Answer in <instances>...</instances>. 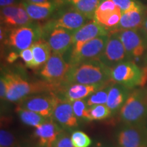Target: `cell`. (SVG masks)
Masks as SVG:
<instances>
[{"label": "cell", "instance_id": "cell-18", "mask_svg": "<svg viewBox=\"0 0 147 147\" xmlns=\"http://www.w3.org/2000/svg\"><path fill=\"white\" fill-rule=\"evenodd\" d=\"M109 34L110 31L108 29L95 20L92 19L74 32L72 45L77 43H84L97 37L108 36Z\"/></svg>", "mask_w": 147, "mask_h": 147}, {"label": "cell", "instance_id": "cell-34", "mask_svg": "<svg viewBox=\"0 0 147 147\" xmlns=\"http://www.w3.org/2000/svg\"><path fill=\"white\" fill-rule=\"evenodd\" d=\"M7 89H8L7 80L3 73V74H1V78H0V97H1V100H5Z\"/></svg>", "mask_w": 147, "mask_h": 147}, {"label": "cell", "instance_id": "cell-33", "mask_svg": "<svg viewBox=\"0 0 147 147\" xmlns=\"http://www.w3.org/2000/svg\"><path fill=\"white\" fill-rule=\"evenodd\" d=\"M19 57L23 60L27 67H30V68H35L34 58L31 48L21 51L19 53Z\"/></svg>", "mask_w": 147, "mask_h": 147}, {"label": "cell", "instance_id": "cell-7", "mask_svg": "<svg viewBox=\"0 0 147 147\" xmlns=\"http://www.w3.org/2000/svg\"><path fill=\"white\" fill-rule=\"evenodd\" d=\"M118 147H147L146 124H123L117 131Z\"/></svg>", "mask_w": 147, "mask_h": 147}, {"label": "cell", "instance_id": "cell-37", "mask_svg": "<svg viewBox=\"0 0 147 147\" xmlns=\"http://www.w3.org/2000/svg\"><path fill=\"white\" fill-rule=\"evenodd\" d=\"M25 1H28L30 3H45L48 1V0H25Z\"/></svg>", "mask_w": 147, "mask_h": 147}, {"label": "cell", "instance_id": "cell-14", "mask_svg": "<svg viewBox=\"0 0 147 147\" xmlns=\"http://www.w3.org/2000/svg\"><path fill=\"white\" fill-rule=\"evenodd\" d=\"M106 85L108 84H71L61 87L55 93L60 100L72 103L74 101L87 98L97 90Z\"/></svg>", "mask_w": 147, "mask_h": 147}, {"label": "cell", "instance_id": "cell-22", "mask_svg": "<svg viewBox=\"0 0 147 147\" xmlns=\"http://www.w3.org/2000/svg\"><path fill=\"white\" fill-rule=\"evenodd\" d=\"M144 11H131L122 14L120 22L115 29L110 33L119 32L126 29H137L142 28L144 19Z\"/></svg>", "mask_w": 147, "mask_h": 147}, {"label": "cell", "instance_id": "cell-26", "mask_svg": "<svg viewBox=\"0 0 147 147\" xmlns=\"http://www.w3.org/2000/svg\"><path fill=\"white\" fill-rule=\"evenodd\" d=\"M89 119L91 121H102L113 116L112 112L106 104H100L89 108Z\"/></svg>", "mask_w": 147, "mask_h": 147}, {"label": "cell", "instance_id": "cell-4", "mask_svg": "<svg viewBox=\"0 0 147 147\" xmlns=\"http://www.w3.org/2000/svg\"><path fill=\"white\" fill-rule=\"evenodd\" d=\"M119 116L124 124H146L147 97L145 89L131 90L119 112Z\"/></svg>", "mask_w": 147, "mask_h": 147}, {"label": "cell", "instance_id": "cell-2", "mask_svg": "<svg viewBox=\"0 0 147 147\" xmlns=\"http://www.w3.org/2000/svg\"><path fill=\"white\" fill-rule=\"evenodd\" d=\"M3 74L8 84L5 100L10 102H18L31 95L51 92L56 93L60 89L58 86L45 80L28 81L14 72H4Z\"/></svg>", "mask_w": 147, "mask_h": 147}, {"label": "cell", "instance_id": "cell-19", "mask_svg": "<svg viewBox=\"0 0 147 147\" xmlns=\"http://www.w3.org/2000/svg\"><path fill=\"white\" fill-rule=\"evenodd\" d=\"M62 131L63 129L51 119L36 127L34 137L39 147H51Z\"/></svg>", "mask_w": 147, "mask_h": 147}, {"label": "cell", "instance_id": "cell-39", "mask_svg": "<svg viewBox=\"0 0 147 147\" xmlns=\"http://www.w3.org/2000/svg\"><path fill=\"white\" fill-rule=\"evenodd\" d=\"M95 147H113V146H95Z\"/></svg>", "mask_w": 147, "mask_h": 147}, {"label": "cell", "instance_id": "cell-10", "mask_svg": "<svg viewBox=\"0 0 147 147\" xmlns=\"http://www.w3.org/2000/svg\"><path fill=\"white\" fill-rule=\"evenodd\" d=\"M70 66L63 55L52 52L50 58L42 66L40 76L45 81L61 88Z\"/></svg>", "mask_w": 147, "mask_h": 147}, {"label": "cell", "instance_id": "cell-32", "mask_svg": "<svg viewBox=\"0 0 147 147\" xmlns=\"http://www.w3.org/2000/svg\"><path fill=\"white\" fill-rule=\"evenodd\" d=\"M51 147H74L71 140V136L67 132L62 131Z\"/></svg>", "mask_w": 147, "mask_h": 147}, {"label": "cell", "instance_id": "cell-41", "mask_svg": "<svg viewBox=\"0 0 147 147\" xmlns=\"http://www.w3.org/2000/svg\"><path fill=\"white\" fill-rule=\"evenodd\" d=\"M145 92H146V97H147V89H145Z\"/></svg>", "mask_w": 147, "mask_h": 147}, {"label": "cell", "instance_id": "cell-3", "mask_svg": "<svg viewBox=\"0 0 147 147\" xmlns=\"http://www.w3.org/2000/svg\"><path fill=\"white\" fill-rule=\"evenodd\" d=\"M110 78L114 83L130 90L143 87L147 82V66L140 67L134 61H126L110 68Z\"/></svg>", "mask_w": 147, "mask_h": 147}, {"label": "cell", "instance_id": "cell-20", "mask_svg": "<svg viewBox=\"0 0 147 147\" xmlns=\"http://www.w3.org/2000/svg\"><path fill=\"white\" fill-rule=\"evenodd\" d=\"M131 91V90L124 87L122 84L118 83L111 84L106 106L109 108L113 115H117L120 112Z\"/></svg>", "mask_w": 147, "mask_h": 147}, {"label": "cell", "instance_id": "cell-6", "mask_svg": "<svg viewBox=\"0 0 147 147\" xmlns=\"http://www.w3.org/2000/svg\"><path fill=\"white\" fill-rule=\"evenodd\" d=\"M42 28L36 24H30L25 26L15 27L11 29L8 35V45L20 53L31 47L42 39Z\"/></svg>", "mask_w": 147, "mask_h": 147}, {"label": "cell", "instance_id": "cell-36", "mask_svg": "<svg viewBox=\"0 0 147 147\" xmlns=\"http://www.w3.org/2000/svg\"><path fill=\"white\" fill-rule=\"evenodd\" d=\"M14 1L15 0H0V5L1 8H3V7L13 5Z\"/></svg>", "mask_w": 147, "mask_h": 147}, {"label": "cell", "instance_id": "cell-38", "mask_svg": "<svg viewBox=\"0 0 147 147\" xmlns=\"http://www.w3.org/2000/svg\"><path fill=\"white\" fill-rule=\"evenodd\" d=\"M142 28L143 29H144L145 32H146L147 33V17L145 18L144 23H143V25H142Z\"/></svg>", "mask_w": 147, "mask_h": 147}, {"label": "cell", "instance_id": "cell-23", "mask_svg": "<svg viewBox=\"0 0 147 147\" xmlns=\"http://www.w3.org/2000/svg\"><path fill=\"white\" fill-rule=\"evenodd\" d=\"M31 49L34 55L35 68L42 67L52 54L50 46L43 39H40L34 43L31 47Z\"/></svg>", "mask_w": 147, "mask_h": 147}, {"label": "cell", "instance_id": "cell-12", "mask_svg": "<svg viewBox=\"0 0 147 147\" xmlns=\"http://www.w3.org/2000/svg\"><path fill=\"white\" fill-rule=\"evenodd\" d=\"M42 28V39L47 42L53 53L64 55L71 47L74 32L61 27Z\"/></svg>", "mask_w": 147, "mask_h": 147}, {"label": "cell", "instance_id": "cell-21", "mask_svg": "<svg viewBox=\"0 0 147 147\" xmlns=\"http://www.w3.org/2000/svg\"><path fill=\"white\" fill-rule=\"evenodd\" d=\"M21 4L33 21H41L49 17L55 12L58 3L56 1H47L35 3L23 0Z\"/></svg>", "mask_w": 147, "mask_h": 147}, {"label": "cell", "instance_id": "cell-13", "mask_svg": "<svg viewBox=\"0 0 147 147\" xmlns=\"http://www.w3.org/2000/svg\"><path fill=\"white\" fill-rule=\"evenodd\" d=\"M122 12L112 0H102L95 12L94 18L106 29H115L120 22Z\"/></svg>", "mask_w": 147, "mask_h": 147}, {"label": "cell", "instance_id": "cell-11", "mask_svg": "<svg viewBox=\"0 0 147 147\" xmlns=\"http://www.w3.org/2000/svg\"><path fill=\"white\" fill-rule=\"evenodd\" d=\"M97 59L109 68L122 62L130 61L118 32L110 33L105 49Z\"/></svg>", "mask_w": 147, "mask_h": 147}, {"label": "cell", "instance_id": "cell-31", "mask_svg": "<svg viewBox=\"0 0 147 147\" xmlns=\"http://www.w3.org/2000/svg\"><path fill=\"white\" fill-rule=\"evenodd\" d=\"M0 147H21V146L14 134H12L8 130L1 129Z\"/></svg>", "mask_w": 147, "mask_h": 147}, {"label": "cell", "instance_id": "cell-30", "mask_svg": "<svg viewBox=\"0 0 147 147\" xmlns=\"http://www.w3.org/2000/svg\"><path fill=\"white\" fill-rule=\"evenodd\" d=\"M71 140L74 147H89L92 140L84 132L77 130L71 134Z\"/></svg>", "mask_w": 147, "mask_h": 147}, {"label": "cell", "instance_id": "cell-29", "mask_svg": "<svg viewBox=\"0 0 147 147\" xmlns=\"http://www.w3.org/2000/svg\"><path fill=\"white\" fill-rule=\"evenodd\" d=\"M73 111L78 119L82 121H90L89 106H87V101L84 100H79L71 103Z\"/></svg>", "mask_w": 147, "mask_h": 147}, {"label": "cell", "instance_id": "cell-28", "mask_svg": "<svg viewBox=\"0 0 147 147\" xmlns=\"http://www.w3.org/2000/svg\"><path fill=\"white\" fill-rule=\"evenodd\" d=\"M120 8L122 14L131 11H144L143 5L137 0H112Z\"/></svg>", "mask_w": 147, "mask_h": 147}, {"label": "cell", "instance_id": "cell-15", "mask_svg": "<svg viewBox=\"0 0 147 147\" xmlns=\"http://www.w3.org/2000/svg\"><path fill=\"white\" fill-rule=\"evenodd\" d=\"M89 21L90 20L85 16L71 8L70 10L63 12L55 19L48 22L43 27L47 28L61 27L74 32L83 26Z\"/></svg>", "mask_w": 147, "mask_h": 147}, {"label": "cell", "instance_id": "cell-9", "mask_svg": "<svg viewBox=\"0 0 147 147\" xmlns=\"http://www.w3.org/2000/svg\"><path fill=\"white\" fill-rule=\"evenodd\" d=\"M129 59H139L147 50V33L142 28L126 29L118 32Z\"/></svg>", "mask_w": 147, "mask_h": 147}, {"label": "cell", "instance_id": "cell-27", "mask_svg": "<svg viewBox=\"0 0 147 147\" xmlns=\"http://www.w3.org/2000/svg\"><path fill=\"white\" fill-rule=\"evenodd\" d=\"M111 84H108L105 87L101 88L100 89L97 90L93 94H91L89 97H87V106H90L94 105H100V104H106L108 100V93Z\"/></svg>", "mask_w": 147, "mask_h": 147}, {"label": "cell", "instance_id": "cell-24", "mask_svg": "<svg viewBox=\"0 0 147 147\" xmlns=\"http://www.w3.org/2000/svg\"><path fill=\"white\" fill-rule=\"evenodd\" d=\"M73 9L85 16L89 20L94 18L95 12L102 0H67Z\"/></svg>", "mask_w": 147, "mask_h": 147}, {"label": "cell", "instance_id": "cell-5", "mask_svg": "<svg viewBox=\"0 0 147 147\" xmlns=\"http://www.w3.org/2000/svg\"><path fill=\"white\" fill-rule=\"evenodd\" d=\"M108 38L109 35L102 36L84 43L73 45L67 52L68 55L66 61L70 65H74L87 61L97 59L105 49Z\"/></svg>", "mask_w": 147, "mask_h": 147}, {"label": "cell", "instance_id": "cell-40", "mask_svg": "<svg viewBox=\"0 0 147 147\" xmlns=\"http://www.w3.org/2000/svg\"><path fill=\"white\" fill-rule=\"evenodd\" d=\"M145 61H146V65L147 66V56H146V59H145Z\"/></svg>", "mask_w": 147, "mask_h": 147}, {"label": "cell", "instance_id": "cell-25", "mask_svg": "<svg viewBox=\"0 0 147 147\" xmlns=\"http://www.w3.org/2000/svg\"><path fill=\"white\" fill-rule=\"evenodd\" d=\"M16 113L17 114L18 118L23 124L27 126L34 127L35 128L40 125L45 123L47 121L51 120L35 112L23 109L18 106L16 108Z\"/></svg>", "mask_w": 147, "mask_h": 147}, {"label": "cell", "instance_id": "cell-8", "mask_svg": "<svg viewBox=\"0 0 147 147\" xmlns=\"http://www.w3.org/2000/svg\"><path fill=\"white\" fill-rule=\"evenodd\" d=\"M59 98L54 92L28 96L18 102V106L51 119L54 109Z\"/></svg>", "mask_w": 147, "mask_h": 147}, {"label": "cell", "instance_id": "cell-17", "mask_svg": "<svg viewBox=\"0 0 147 147\" xmlns=\"http://www.w3.org/2000/svg\"><path fill=\"white\" fill-rule=\"evenodd\" d=\"M1 21L6 26L15 28L30 25L33 20L21 3L1 8Z\"/></svg>", "mask_w": 147, "mask_h": 147}, {"label": "cell", "instance_id": "cell-16", "mask_svg": "<svg viewBox=\"0 0 147 147\" xmlns=\"http://www.w3.org/2000/svg\"><path fill=\"white\" fill-rule=\"evenodd\" d=\"M51 120L63 129L70 130L79 126L78 119L74 113L71 103L60 99L55 106Z\"/></svg>", "mask_w": 147, "mask_h": 147}, {"label": "cell", "instance_id": "cell-35", "mask_svg": "<svg viewBox=\"0 0 147 147\" xmlns=\"http://www.w3.org/2000/svg\"><path fill=\"white\" fill-rule=\"evenodd\" d=\"M18 57H19V53L16 52V51H13V52L10 53L8 55V61L10 63H12L14 62L16 59H17Z\"/></svg>", "mask_w": 147, "mask_h": 147}, {"label": "cell", "instance_id": "cell-1", "mask_svg": "<svg viewBox=\"0 0 147 147\" xmlns=\"http://www.w3.org/2000/svg\"><path fill=\"white\" fill-rule=\"evenodd\" d=\"M114 83L110 78V68L100 60L94 59L71 65L61 87L71 84H109Z\"/></svg>", "mask_w": 147, "mask_h": 147}]
</instances>
